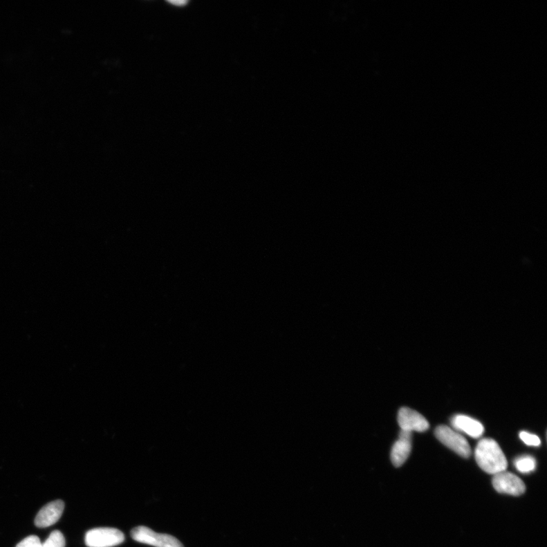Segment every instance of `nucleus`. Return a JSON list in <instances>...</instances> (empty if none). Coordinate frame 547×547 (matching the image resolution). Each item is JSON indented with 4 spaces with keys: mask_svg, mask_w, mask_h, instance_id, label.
<instances>
[{
    "mask_svg": "<svg viewBox=\"0 0 547 547\" xmlns=\"http://www.w3.org/2000/svg\"><path fill=\"white\" fill-rule=\"evenodd\" d=\"M477 465L483 472L495 475L506 472L508 461L502 449L493 439L484 438L477 444L475 449Z\"/></svg>",
    "mask_w": 547,
    "mask_h": 547,
    "instance_id": "nucleus-1",
    "label": "nucleus"
},
{
    "mask_svg": "<svg viewBox=\"0 0 547 547\" xmlns=\"http://www.w3.org/2000/svg\"><path fill=\"white\" fill-rule=\"evenodd\" d=\"M435 435L439 441L461 457L468 458L471 456L472 449L467 439L454 429L441 425L436 429Z\"/></svg>",
    "mask_w": 547,
    "mask_h": 547,
    "instance_id": "nucleus-2",
    "label": "nucleus"
},
{
    "mask_svg": "<svg viewBox=\"0 0 547 547\" xmlns=\"http://www.w3.org/2000/svg\"><path fill=\"white\" fill-rule=\"evenodd\" d=\"M134 541L156 547H184L179 540L171 535L158 534L149 528L138 526L131 531Z\"/></svg>",
    "mask_w": 547,
    "mask_h": 547,
    "instance_id": "nucleus-3",
    "label": "nucleus"
},
{
    "mask_svg": "<svg viewBox=\"0 0 547 547\" xmlns=\"http://www.w3.org/2000/svg\"><path fill=\"white\" fill-rule=\"evenodd\" d=\"M124 541V535L117 528H94L89 530L86 535V544L89 547H113Z\"/></svg>",
    "mask_w": 547,
    "mask_h": 547,
    "instance_id": "nucleus-4",
    "label": "nucleus"
},
{
    "mask_svg": "<svg viewBox=\"0 0 547 547\" xmlns=\"http://www.w3.org/2000/svg\"><path fill=\"white\" fill-rule=\"evenodd\" d=\"M492 486L499 493L519 497L526 490V484L514 474L503 472L493 475Z\"/></svg>",
    "mask_w": 547,
    "mask_h": 547,
    "instance_id": "nucleus-5",
    "label": "nucleus"
},
{
    "mask_svg": "<svg viewBox=\"0 0 547 547\" xmlns=\"http://www.w3.org/2000/svg\"><path fill=\"white\" fill-rule=\"evenodd\" d=\"M398 422L400 429L410 431L411 433L414 431L420 433L425 432L429 427V422L423 415L408 407L400 408L398 415Z\"/></svg>",
    "mask_w": 547,
    "mask_h": 547,
    "instance_id": "nucleus-6",
    "label": "nucleus"
},
{
    "mask_svg": "<svg viewBox=\"0 0 547 547\" xmlns=\"http://www.w3.org/2000/svg\"><path fill=\"white\" fill-rule=\"evenodd\" d=\"M412 434L410 431L400 429L399 438L393 445L391 460L394 466L399 467L410 456L412 449Z\"/></svg>",
    "mask_w": 547,
    "mask_h": 547,
    "instance_id": "nucleus-7",
    "label": "nucleus"
},
{
    "mask_svg": "<svg viewBox=\"0 0 547 547\" xmlns=\"http://www.w3.org/2000/svg\"><path fill=\"white\" fill-rule=\"evenodd\" d=\"M65 504L63 501H53L44 506L36 516L35 523L37 528H45L55 525L63 514Z\"/></svg>",
    "mask_w": 547,
    "mask_h": 547,
    "instance_id": "nucleus-8",
    "label": "nucleus"
},
{
    "mask_svg": "<svg viewBox=\"0 0 547 547\" xmlns=\"http://www.w3.org/2000/svg\"><path fill=\"white\" fill-rule=\"evenodd\" d=\"M454 430L464 433L472 438H479L484 432L482 423L465 415H456L452 419Z\"/></svg>",
    "mask_w": 547,
    "mask_h": 547,
    "instance_id": "nucleus-9",
    "label": "nucleus"
},
{
    "mask_svg": "<svg viewBox=\"0 0 547 547\" xmlns=\"http://www.w3.org/2000/svg\"><path fill=\"white\" fill-rule=\"evenodd\" d=\"M514 464L516 469L522 474H529L534 472L536 468V460L529 456L516 458Z\"/></svg>",
    "mask_w": 547,
    "mask_h": 547,
    "instance_id": "nucleus-10",
    "label": "nucleus"
},
{
    "mask_svg": "<svg viewBox=\"0 0 547 547\" xmlns=\"http://www.w3.org/2000/svg\"><path fill=\"white\" fill-rule=\"evenodd\" d=\"M66 540L63 534L59 530H55L50 534L47 540L42 544V547H65Z\"/></svg>",
    "mask_w": 547,
    "mask_h": 547,
    "instance_id": "nucleus-11",
    "label": "nucleus"
},
{
    "mask_svg": "<svg viewBox=\"0 0 547 547\" xmlns=\"http://www.w3.org/2000/svg\"><path fill=\"white\" fill-rule=\"evenodd\" d=\"M519 436L521 439V441L525 443L527 445L534 447H538L541 445V441L540 438L535 434H531L525 432V431H522V432L520 433Z\"/></svg>",
    "mask_w": 547,
    "mask_h": 547,
    "instance_id": "nucleus-12",
    "label": "nucleus"
},
{
    "mask_svg": "<svg viewBox=\"0 0 547 547\" xmlns=\"http://www.w3.org/2000/svg\"><path fill=\"white\" fill-rule=\"evenodd\" d=\"M15 547H42V543L37 536L30 535L22 540Z\"/></svg>",
    "mask_w": 547,
    "mask_h": 547,
    "instance_id": "nucleus-13",
    "label": "nucleus"
}]
</instances>
